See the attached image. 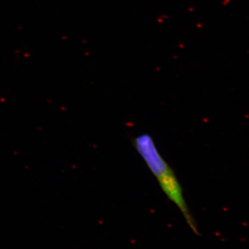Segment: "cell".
<instances>
[{"instance_id":"obj_1","label":"cell","mask_w":249,"mask_h":249,"mask_svg":"<svg viewBox=\"0 0 249 249\" xmlns=\"http://www.w3.org/2000/svg\"><path fill=\"white\" fill-rule=\"evenodd\" d=\"M133 145L149 169L157 178L162 191L181 212L188 227L198 233L197 226L187 204L183 188L173 168L160 155L151 135L139 134L133 139Z\"/></svg>"}]
</instances>
